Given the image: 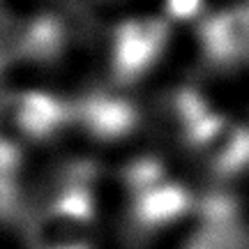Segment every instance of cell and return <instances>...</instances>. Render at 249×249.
Segmentation results:
<instances>
[{"instance_id":"10","label":"cell","mask_w":249,"mask_h":249,"mask_svg":"<svg viewBox=\"0 0 249 249\" xmlns=\"http://www.w3.org/2000/svg\"><path fill=\"white\" fill-rule=\"evenodd\" d=\"M5 26V17H2V9H0V28Z\"/></svg>"},{"instance_id":"5","label":"cell","mask_w":249,"mask_h":249,"mask_svg":"<svg viewBox=\"0 0 249 249\" xmlns=\"http://www.w3.org/2000/svg\"><path fill=\"white\" fill-rule=\"evenodd\" d=\"M7 116L18 132L33 139H44L65 124L70 108L44 92H21L7 102Z\"/></svg>"},{"instance_id":"4","label":"cell","mask_w":249,"mask_h":249,"mask_svg":"<svg viewBox=\"0 0 249 249\" xmlns=\"http://www.w3.org/2000/svg\"><path fill=\"white\" fill-rule=\"evenodd\" d=\"M205 55L217 65L249 60V7H235L208 18L201 28Z\"/></svg>"},{"instance_id":"9","label":"cell","mask_w":249,"mask_h":249,"mask_svg":"<svg viewBox=\"0 0 249 249\" xmlns=\"http://www.w3.org/2000/svg\"><path fill=\"white\" fill-rule=\"evenodd\" d=\"M203 0H169V12L176 18H189L201 9Z\"/></svg>"},{"instance_id":"3","label":"cell","mask_w":249,"mask_h":249,"mask_svg":"<svg viewBox=\"0 0 249 249\" xmlns=\"http://www.w3.org/2000/svg\"><path fill=\"white\" fill-rule=\"evenodd\" d=\"M187 141L205 152L219 176H229L249 164V132L242 127H233L224 118L210 116L187 132Z\"/></svg>"},{"instance_id":"8","label":"cell","mask_w":249,"mask_h":249,"mask_svg":"<svg viewBox=\"0 0 249 249\" xmlns=\"http://www.w3.org/2000/svg\"><path fill=\"white\" fill-rule=\"evenodd\" d=\"M62 42V28L58 26L55 18H37L33 26L23 30V35L18 39L17 49L21 53L33 55V58H49L60 49Z\"/></svg>"},{"instance_id":"6","label":"cell","mask_w":249,"mask_h":249,"mask_svg":"<svg viewBox=\"0 0 249 249\" xmlns=\"http://www.w3.org/2000/svg\"><path fill=\"white\" fill-rule=\"evenodd\" d=\"M192 198L185 187L173 182H157V185L136 192L134 198V219L143 229H160L176 222L187 213Z\"/></svg>"},{"instance_id":"1","label":"cell","mask_w":249,"mask_h":249,"mask_svg":"<svg viewBox=\"0 0 249 249\" xmlns=\"http://www.w3.org/2000/svg\"><path fill=\"white\" fill-rule=\"evenodd\" d=\"M92 196L88 187L71 182L37 217L30 240L33 249H81L90 247L88 231L92 224Z\"/></svg>"},{"instance_id":"7","label":"cell","mask_w":249,"mask_h":249,"mask_svg":"<svg viewBox=\"0 0 249 249\" xmlns=\"http://www.w3.org/2000/svg\"><path fill=\"white\" fill-rule=\"evenodd\" d=\"M79 118L88 127L90 134L107 141L124 136L136 124V111L132 104L124 99L107 97V95L86 99L79 107Z\"/></svg>"},{"instance_id":"2","label":"cell","mask_w":249,"mask_h":249,"mask_svg":"<svg viewBox=\"0 0 249 249\" xmlns=\"http://www.w3.org/2000/svg\"><path fill=\"white\" fill-rule=\"evenodd\" d=\"M166 23L160 18H134L116 30L113 71L118 81H132L150 67L166 42Z\"/></svg>"}]
</instances>
